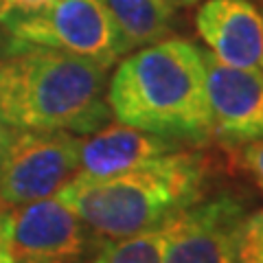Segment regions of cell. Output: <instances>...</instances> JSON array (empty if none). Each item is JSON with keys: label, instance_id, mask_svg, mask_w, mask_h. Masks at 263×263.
I'll return each mask as SVG.
<instances>
[{"label": "cell", "instance_id": "1", "mask_svg": "<svg viewBox=\"0 0 263 263\" xmlns=\"http://www.w3.org/2000/svg\"><path fill=\"white\" fill-rule=\"evenodd\" d=\"M112 117L176 143L213 136L204 55L195 44L164 37L123 60L105 90Z\"/></svg>", "mask_w": 263, "mask_h": 263}, {"label": "cell", "instance_id": "2", "mask_svg": "<svg viewBox=\"0 0 263 263\" xmlns=\"http://www.w3.org/2000/svg\"><path fill=\"white\" fill-rule=\"evenodd\" d=\"M108 70L44 46H7L0 60V121L24 129L86 136L108 125Z\"/></svg>", "mask_w": 263, "mask_h": 263}, {"label": "cell", "instance_id": "3", "mask_svg": "<svg viewBox=\"0 0 263 263\" xmlns=\"http://www.w3.org/2000/svg\"><path fill=\"white\" fill-rule=\"evenodd\" d=\"M209 162L197 152H169L136 169L108 178L75 174L55 197L103 239L138 235L200 202Z\"/></svg>", "mask_w": 263, "mask_h": 263}, {"label": "cell", "instance_id": "4", "mask_svg": "<svg viewBox=\"0 0 263 263\" xmlns=\"http://www.w3.org/2000/svg\"><path fill=\"white\" fill-rule=\"evenodd\" d=\"M7 46H44L112 68L127 48L103 0H46L37 7H0Z\"/></svg>", "mask_w": 263, "mask_h": 263}, {"label": "cell", "instance_id": "5", "mask_svg": "<svg viewBox=\"0 0 263 263\" xmlns=\"http://www.w3.org/2000/svg\"><path fill=\"white\" fill-rule=\"evenodd\" d=\"M81 136L62 129H24L3 123L0 204L22 206L53 197L79 171Z\"/></svg>", "mask_w": 263, "mask_h": 263}, {"label": "cell", "instance_id": "6", "mask_svg": "<svg viewBox=\"0 0 263 263\" xmlns=\"http://www.w3.org/2000/svg\"><path fill=\"white\" fill-rule=\"evenodd\" d=\"M243 217V204L230 195L174 213L158 226L162 263H237Z\"/></svg>", "mask_w": 263, "mask_h": 263}, {"label": "cell", "instance_id": "7", "mask_svg": "<svg viewBox=\"0 0 263 263\" xmlns=\"http://www.w3.org/2000/svg\"><path fill=\"white\" fill-rule=\"evenodd\" d=\"M213 136L224 145L241 147L263 138V70L237 68L202 51Z\"/></svg>", "mask_w": 263, "mask_h": 263}, {"label": "cell", "instance_id": "8", "mask_svg": "<svg viewBox=\"0 0 263 263\" xmlns=\"http://www.w3.org/2000/svg\"><path fill=\"white\" fill-rule=\"evenodd\" d=\"M13 263H79L88 248V226L57 197L11 211Z\"/></svg>", "mask_w": 263, "mask_h": 263}, {"label": "cell", "instance_id": "9", "mask_svg": "<svg viewBox=\"0 0 263 263\" xmlns=\"http://www.w3.org/2000/svg\"><path fill=\"white\" fill-rule=\"evenodd\" d=\"M195 29L219 62L263 70V13L252 0H206Z\"/></svg>", "mask_w": 263, "mask_h": 263}, {"label": "cell", "instance_id": "10", "mask_svg": "<svg viewBox=\"0 0 263 263\" xmlns=\"http://www.w3.org/2000/svg\"><path fill=\"white\" fill-rule=\"evenodd\" d=\"M178 145L176 141L125 123H108L92 134L81 136L77 174L86 178L117 176L178 149Z\"/></svg>", "mask_w": 263, "mask_h": 263}, {"label": "cell", "instance_id": "11", "mask_svg": "<svg viewBox=\"0 0 263 263\" xmlns=\"http://www.w3.org/2000/svg\"><path fill=\"white\" fill-rule=\"evenodd\" d=\"M121 33L127 53L134 48L164 40L174 27V9L169 0H103Z\"/></svg>", "mask_w": 263, "mask_h": 263}, {"label": "cell", "instance_id": "12", "mask_svg": "<svg viewBox=\"0 0 263 263\" xmlns=\"http://www.w3.org/2000/svg\"><path fill=\"white\" fill-rule=\"evenodd\" d=\"M90 263H162L160 230L152 228L121 239H103Z\"/></svg>", "mask_w": 263, "mask_h": 263}, {"label": "cell", "instance_id": "13", "mask_svg": "<svg viewBox=\"0 0 263 263\" xmlns=\"http://www.w3.org/2000/svg\"><path fill=\"white\" fill-rule=\"evenodd\" d=\"M237 263H263V209L246 213L237 241Z\"/></svg>", "mask_w": 263, "mask_h": 263}, {"label": "cell", "instance_id": "14", "mask_svg": "<svg viewBox=\"0 0 263 263\" xmlns=\"http://www.w3.org/2000/svg\"><path fill=\"white\" fill-rule=\"evenodd\" d=\"M239 167L250 176V180L263 193V138L241 145L239 152Z\"/></svg>", "mask_w": 263, "mask_h": 263}, {"label": "cell", "instance_id": "15", "mask_svg": "<svg viewBox=\"0 0 263 263\" xmlns=\"http://www.w3.org/2000/svg\"><path fill=\"white\" fill-rule=\"evenodd\" d=\"M11 228H13V215L9 209L0 204V263H13L11 254Z\"/></svg>", "mask_w": 263, "mask_h": 263}, {"label": "cell", "instance_id": "16", "mask_svg": "<svg viewBox=\"0 0 263 263\" xmlns=\"http://www.w3.org/2000/svg\"><path fill=\"white\" fill-rule=\"evenodd\" d=\"M46 0H0V7H37Z\"/></svg>", "mask_w": 263, "mask_h": 263}, {"label": "cell", "instance_id": "17", "mask_svg": "<svg viewBox=\"0 0 263 263\" xmlns=\"http://www.w3.org/2000/svg\"><path fill=\"white\" fill-rule=\"evenodd\" d=\"M174 7H191V5H195V3H200V0H169Z\"/></svg>", "mask_w": 263, "mask_h": 263}, {"label": "cell", "instance_id": "18", "mask_svg": "<svg viewBox=\"0 0 263 263\" xmlns=\"http://www.w3.org/2000/svg\"><path fill=\"white\" fill-rule=\"evenodd\" d=\"M0 132H3V121H0Z\"/></svg>", "mask_w": 263, "mask_h": 263}]
</instances>
